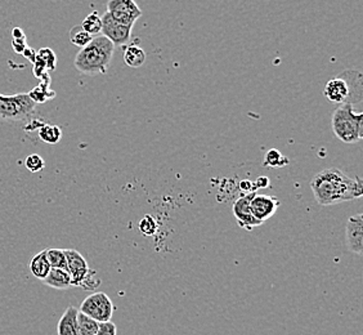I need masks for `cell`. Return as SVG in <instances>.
I'll return each mask as SVG.
<instances>
[{"mask_svg": "<svg viewBox=\"0 0 363 335\" xmlns=\"http://www.w3.org/2000/svg\"><path fill=\"white\" fill-rule=\"evenodd\" d=\"M25 167L28 168L30 172L38 173V172H40V170H43L44 167H45V161H44V159H43L40 155H28V158H26V160H25Z\"/></svg>", "mask_w": 363, "mask_h": 335, "instance_id": "26", "label": "cell"}, {"mask_svg": "<svg viewBox=\"0 0 363 335\" xmlns=\"http://www.w3.org/2000/svg\"><path fill=\"white\" fill-rule=\"evenodd\" d=\"M255 189H267L269 186V178L264 177V175H259L258 178L254 182Z\"/></svg>", "mask_w": 363, "mask_h": 335, "instance_id": "31", "label": "cell"}, {"mask_svg": "<svg viewBox=\"0 0 363 335\" xmlns=\"http://www.w3.org/2000/svg\"><path fill=\"white\" fill-rule=\"evenodd\" d=\"M289 163H290V160L287 159L285 155L281 154L279 150L272 148V150L267 151L263 165L266 168H284L286 167Z\"/></svg>", "mask_w": 363, "mask_h": 335, "instance_id": "22", "label": "cell"}, {"mask_svg": "<svg viewBox=\"0 0 363 335\" xmlns=\"http://www.w3.org/2000/svg\"><path fill=\"white\" fill-rule=\"evenodd\" d=\"M362 74L347 70L337 77L328 80L323 94L333 104H359L362 101Z\"/></svg>", "mask_w": 363, "mask_h": 335, "instance_id": "3", "label": "cell"}, {"mask_svg": "<svg viewBox=\"0 0 363 335\" xmlns=\"http://www.w3.org/2000/svg\"><path fill=\"white\" fill-rule=\"evenodd\" d=\"M113 311H115V306L112 300L107 294L102 292L86 297L79 308V312L86 314L88 317H91L99 324L111 322Z\"/></svg>", "mask_w": 363, "mask_h": 335, "instance_id": "6", "label": "cell"}, {"mask_svg": "<svg viewBox=\"0 0 363 335\" xmlns=\"http://www.w3.org/2000/svg\"><path fill=\"white\" fill-rule=\"evenodd\" d=\"M36 58L44 65L45 70H56L57 57L55 52L50 48H42L36 52Z\"/></svg>", "mask_w": 363, "mask_h": 335, "instance_id": "24", "label": "cell"}, {"mask_svg": "<svg viewBox=\"0 0 363 335\" xmlns=\"http://www.w3.org/2000/svg\"><path fill=\"white\" fill-rule=\"evenodd\" d=\"M12 47H13L16 53H21L22 55L28 47V43H26V38L25 39H13Z\"/></svg>", "mask_w": 363, "mask_h": 335, "instance_id": "29", "label": "cell"}, {"mask_svg": "<svg viewBox=\"0 0 363 335\" xmlns=\"http://www.w3.org/2000/svg\"><path fill=\"white\" fill-rule=\"evenodd\" d=\"M45 254H47L50 268H60V270L67 271V262H66L63 249L48 248V249H45Z\"/></svg>", "mask_w": 363, "mask_h": 335, "instance_id": "20", "label": "cell"}, {"mask_svg": "<svg viewBox=\"0 0 363 335\" xmlns=\"http://www.w3.org/2000/svg\"><path fill=\"white\" fill-rule=\"evenodd\" d=\"M255 194L257 192H252V194L238 197V200L233 204V207H232V212H233V216L238 221V226L241 229H245V230L250 231L254 227H258V226L263 224H260L258 219L252 216V209H250V202H252V199L255 196Z\"/></svg>", "mask_w": 363, "mask_h": 335, "instance_id": "9", "label": "cell"}, {"mask_svg": "<svg viewBox=\"0 0 363 335\" xmlns=\"http://www.w3.org/2000/svg\"><path fill=\"white\" fill-rule=\"evenodd\" d=\"M311 189L317 203L328 207L362 197L363 181L358 175L350 177L337 168H328L313 177Z\"/></svg>", "mask_w": 363, "mask_h": 335, "instance_id": "1", "label": "cell"}, {"mask_svg": "<svg viewBox=\"0 0 363 335\" xmlns=\"http://www.w3.org/2000/svg\"><path fill=\"white\" fill-rule=\"evenodd\" d=\"M107 13L120 25L133 28L134 23L142 16V11L133 0H110L107 3Z\"/></svg>", "mask_w": 363, "mask_h": 335, "instance_id": "7", "label": "cell"}, {"mask_svg": "<svg viewBox=\"0 0 363 335\" xmlns=\"http://www.w3.org/2000/svg\"><path fill=\"white\" fill-rule=\"evenodd\" d=\"M82 28H84L85 31L89 34V35L94 36L98 35L101 31H102V20H101V16L97 12H91L89 16H86L84 18L83 23L80 25Z\"/></svg>", "mask_w": 363, "mask_h": 335, "instance_id": "21", "label": "cell"}, {"mask_svg": "<svg viewBox=\"0 0 363 335\" xmlns=\"http://www.w3.org/2000/svg\"><path fill=\"white\" fill-rule=\"evenodd\" d=\"M362 119L363 112L356 111L354 106L350 104L339 106L331 118L336 138L348 145L359 142L363 137Z\"/></svg>", "mask_w": 363, "mask_h": 335, "instance_id": "4", "label": "cell"}, {"mask_svg": "<svg viewBox=\"0 0 363 335\" xmlns=\"http://www.w3.org/2000/svg\"><path fill=\"white\" fill-rule=\"evenodd\" d=\"M140 231L145 236H154L157 232V221L151 214H146L140 219Z\"/></svg>", "mask_w": 363, "mask_h": 335, "instance_id": "25", "label": "cell"}, {"mask_svg": "<svg viewBox=\"0 0 363 335\" xmlns=\"http://www.w3.org/2000/svg\"><path fill=\"white\" fill-rule=\"evenodd\" d=\"M102 34L107 38L110 42L116 47V45H125L129 42L130 35H132V28L123 26L115 20H112L111 16L106 12L102 17Z\"/></svg>", "mask_w": 363, "mask_h": 335, "instance_id": "10", "label": "cell"}, {"mask_svg": "<svg viewBox=\"0 0 363 335\" xmlns=\"http://www.w3.org/2000/svg\"><path fill=\"white\" fill-rule=\"evenodd\" d=\"M49 84H50V77L48 72H45L40 77V84L35 87L31 92H28V97L31 98L36 105L38 104H44L49 99L56 97V92L49 89Z\"/></svg>", "mask_w": 363, "mask_h": 335, "instance_id": "14", "label": "cell"}, {"mask_svg": "<svg viewBox=\"0 0 363 335\" xmlns=\"http://www.w3.org/2000/svg\"><path fill=\"white\" fill-rule=\"evenodd\" d=\"M124 62L133 69H138L146 62V52L138 45H129L124 50Z\"/></svg>", "mask_w": 363, "mask_h": 335, "instance_id": "17", "label": "cell"}, {"mask_svg": "<svg viewBox=\"0 0 363 335\" xmlns=\"http://www.w3.org/2000/svg\"><path fill=\"white\" fill-rule=\"evenodd\" d=\"M36 104L28 93H17L13 96L0 94V118L4 120H30L35 114Z\"/></svg>", "mask_w": 363, "mask_h": 335, "instance_id": "5", "label": "cell"}, {"mask_svg": "<svg viewBox=\"0 0 363 335\" xmlns=\"http://www.w3.org/2000/svg\"><path fill=\"white\" fill-rule=\"evenodd\" d=\"M240 190L244 191L245 195L252 194V192H257V189L254 186V182L249 181V180H244L240 182Z\"/></svg>", "mask_w": 363, "mask_h": 335, "instance_id": "30", "label": "cell"}, {"mask_svg": "<svg viewBox=\"0 0 363 335\" xmlns=\"http://www.w3.org/2000/svg\"><path fill=\"white\" fill-rule=\"evenodd\" d=\"M96 335H118V329L112 322H102L99 324V329Z\"/></svg>", "mask_w": 363, "mask_h": 335, "instance_id": "28", "label": "cell"}, {"mask_svg": "<svg viewBox=\"0 0 363 335\" xmlns=\"http://www.w3.org/2000/svg\"><path fill=\"white\" fill-rule=\"evenodd\" d=\"M38 133L39 138L48 145H56L62 138V129L53 124H44L39 128Z\"/></svg>", "mask_w": 363, "mask_h": 335, "instance_id": "18", "label": "cell"}, {"mask_svg": "<svg viewBox=\"0 0 363 335\" xmlns=\"http://www.w3.org/2000/svg\"><path fill=\"white\" fill-rule=\"evenodd\" d=\"M281 202L273 196L259 195L255 194L250 202V209L252 216L258 219L260 224H264L279 209Z\"/></svg>", "mask_w": 363, "mask_h": 335, "instance_id": "12", "label": "cell"}, {"mask_svg": "<svg viewBox=\"0 0 363 335\" xmlns=\"http://www.w3.org/2000/svg\"><path fill=\"white\" fill-rule=\"evenodd\" d=\"M28 268L31 273L35 276L36 279L44 280L48 273H50V265H49L48 259H47V254L45 251L38 253L36 256H34L30 263H28Z\"/></svg>", "mask_w": 363, "mask_h": 335, "instance_id": "16", "label": "cell"}, {"mask_svg": "<svg viewBox=\"0 0 363 335\" xmlns=\"http://www.w3.org/2000/svg\"><path fill=\"white\" fill-rule=\"evenodd\" d=\"M12 36H13V39H25V38H26L25 33H23V30L20 28H13V31H12Z\"/></svg>", "mask_w": 363, "mask_h": 335, "instance_id": "32", "label": "cell"}, {"mask_svg": "<svg viewBox=\"0 0 363 335\" xmlns=\"http://www.w3.org/2000/svg\"><path fill=\"white\" fill-rule=\"evenodd\" d=\"M347 246L352 253L362 256L363 251V214L358 213L350 216L345 227Z\"/></svg>", "mask_w": 363, "mask_h": 335, "instance_id": "11", "label": "cell"}, {"mask_svg": "<svg viewBox=\"0 0 363 335\" xmlns=\"http://www.w3.org/2000/svg\"><path fill=\"white\" fill-rule=\"evenodd\" d=\"M115 45L104 35L94 36L91 42L77 52L74 65L84 75H105L111 65Z\"/></svg>", "mask_w": 363, "mask_h": 335, "instance_id": "2", "label": "cell"}, {"mask_svg": "<svg viewBox=\"0 0 363 335\" xmlns=\"http://www.w3.org/2000/svg\"><path fill=\"white\" fill-rule=\"evenodd\" d=\"M77 314H79L77 308L74 306L67 307L58 322V326H57L58 335H77Z\"/></svg>", "mask_w": 363, "mask_h": 335, "instance_id": "13", "label": "cell"}, {"mask_svg": "<svg viewBox=\"0 0 363 335\" xmlns=\"http://www.w3.org/2000/svg\"><path fill=\"white\" fill-rule=\"evenodd\" d=\"M63 251L67 262V273L70 275L71 285L80 287L91 273V268L79 251L75 249H63Z\"/></svg>", "mask_w": 363, "mask_h": 335, "instance_id": "8", "label": "cell"}, {"mask_svg": "<svg viewBox=\"0 0 363 335\" xmlns=\"http://www.w3.org/2000/svg\"><path fill=\"white\" fill-rule=\"evenodd\" d=\"M98 329H99V322L82 312L77 314V335H96Z\"/></svg>", "mask_w": 363, "mask_h": 335, "instance_id": "19", "label": "cell"}, {"mask_svg": "<svg viewBox=\"0 0 363 335\" xmlns=\"http://www.w3.org/2000/svg\"><path fill=\"white\" fill-rule=\"evenodd\" d=\"M96 275H97V273L94 270H91V273L86 276V279L84 280V282L82 284L80 287H83L84 290H93V289L99 287L101 285V280L97 279Z\"/></svg>", "mask_w": 363, "mask_h": 335, "instance_id": "27", "label": "cell"}, {"mask_svg": "<svg viewBox=\"0 0 363 335\" xmlns=\"http://www.w3.org/2000/svg\"><path fill=\"white\" fill-rule=\"evenodd\" d=\"M91 39L93 36L89 35L80 25L74 26L70 30V42L80 49L86 47L91 42Z\"/></svg>", "mask_w": 363, "mask_h": 335, "instance_id": "23", "label": "cell"}, {"mask_svg": "<svg viewBox=\"0 0 363 335\" xmlns=\"http://www.w3.org/2000/svg\"><path fill=\"white\" fill-rule=\"evenodd\" d=\"M43 282L48 287L57 289V290H66L72 287L69 273L65 270H60V268H52L48 276L43 280Z\"/></svg>", "mask_w": 363, "mask_h": 335, "instance_id": "15", "label": "cell"}]
</instances>
